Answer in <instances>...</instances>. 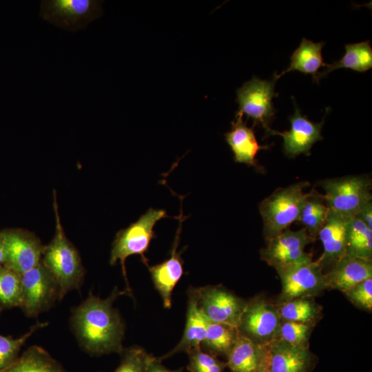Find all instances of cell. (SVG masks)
I'll return each mask as SVG.
<instances>
[{
    "mask_svg": "<svg viewBox=\"0 0 372 372\" xmlns=\"http://www.w3.org/2000/svg\"><path fill=\"white\" fill-rule=\"evenodd\" d=\"M344 293L347 298L357 307L371 311L372 278L355 285Z\"/></svg>",
    "mask_w": 372,
    "mask_h": 372,
    "instance_id": "836d02e7",
    "label": "cell"
},
{
    "mask_svg": "<svg viewBox=\"0 0 372 372\" xmlns=\"http://www.w3.org/2000/svg\"><path fill=\"white\" fill-rule=\"evenodd\" d=\"M281 281L280 303L298 298L313 297L327 289L322 266L311 256L275 268Z\"/></svg>",
    "mask_w": 372,
    "mask_h": 372,
    "instance_id": "8992f818",
    "label": "cell"
},
{
    "mask_svg": "<svg viewBox=\"0 0 372 372\" xmlns=\"http://www.w3.org/2000/svg\"><path fill=\"white\" fill-rule=\"evenodd\" d=\"M324 44V41L315 43L302 38L300 45L290 56L289 66L280 74L276 73L273 75V79L277 80L286 73L291 71H299L305 74H311L314 81L320 68L324 67L326 64L323 61L322 55V49Z\"/></svg>",
    "mask_w": 372,
    "mask_h": 372,
    "instance_id": "7402d4cb",
    "label": "cell"
},
{
    "mask_svg": "<svg viewBox=\"0 0 372 372\" xmlns=\"http://www.w3.org/2000/svg\"><path fill=\"white\" fill-rule=\"evenodd\" d=\"M0 372H66L62 365L39 346L28 348L21 356Z\"/></svg>",
    "mask_w": 372,
    "mask_h": 372,
    "instance_id": "cb8c5ba5",
    "label": "cell"
},
{
    "mask_svg": "<svg viewBox=\"0 0 372 372\" xmlns=\"http://www.w3.org/2000/svg\"><path fill=\"white\" fill-rule=\"evenodd\" d=\"M295 106L294 113L289 117L291 127L289 131L279 132L271 129L267 136L277 135L283 138L285 154L293 158L301 154L309 155L314 143L322 139L321 135L324 121L314 123L302 115L292 96Z\"/></svg>",
    "mask_w": 372,
    "mask_h": 372,
    "instance_id": "5bb4252c",
    "label": "cell"
},
{
    "mask_svg": "<svg viewBox=\"0 0 372 372\" xmlns=\"http://www.w3.org/2000/svg\"><path fill=\"white\" fill-rule=\"evenodd\" d=\"M268 346L257 343L239 333L227 355V366L231 372H255L267 356Z\"/></svg>",
    "mask_w": 372,
    "mask_h": 372,
    "instance_id": "44dd1931",
    "label": "cell"
},
{
    "mask_svg": "<svg viewBox=\"0 0 372 372\" xmlns=\"http://www.w3.org/2000/svg\"><path fill=\"white\" fill-rule=\"evenodd\" d=\"M237 328L220 323L209 322L201 346L209 353L227 355L239 334Z\"/></svg>",
    "mask_w": 372,
    "mask_h": 372,
    "instance_id": "83f0119b",
    "label": "cell"
},
{
    "mask_svg": "<svg viewBox=\"0 0 372 372\" xmlns=\"http://www.w3.org/2000/svg\"><path fill=\"white\" fill-rule=\"evenodd\" d=\"M56 196L54 191L55 233L50 242L44 247L41 261L56 281L62 300L68 292L79 290L85 269L79 251L66 237L61 225Z\"/></svg>",
    "mask_w": 372,
    "mask_h": 372,
    "instance_id": "7a4b0ae2",
    "label": "cell"
},
{
    "mask_svg": "<svg viewBox=\"0 0 372 372\" xmlns=\"http://www.w3.org/2000/svg\"><path fill=\"white\" fill-rule=\"evenodd\" d=\"M3 262V242L1 231H0V266Z\"/></svg>",
    "mask_w": 372,
    "mask_h": 372,
    "instance_id": "74e56055",
    "label": "cell"
},
{
    "mask_svg": "<svg viewBox=\"0 0 372 372\" xmlns=\"http://www.w3.org/2000/svg\"><path fill=\"white\" fill-rule=\"evenodd\" d=\"M344 48V56L331 64L326 63L324 70L318 73L313 82L318 83L331 72L340 68L364 72L372 68V48L369 41L346 44Z\"/></svg>",
    "mask_w": 372,
    "mask_h": 372,
    "instance_id": "603a6c76",
    "label": "cell"
},
{
    "mask_svg": "<svg viewBox=\"0 0 372 372\" xmlns=\"http://www.w3.org/2000/svg\"><path fill=\"white\" fill-rule=\"evenodd\" d=\"M309 186L300 181L275 190L259 204L263 232L267 242L298 220L304 200L309 195L304 192Z\"/></svg>",
    "mask_w": 372,
    "mask_h": 372,
    "instance_id": "277c9868",
    "label": "cell"
},
{
    "mask_svg": "<svg viewBox=\"0 0 372 372\" xmlns=\"http://www.w3.org/2000/svg\"><path fill=\"white\" fill-rule=\"evenodd\" d=\"M313 241L305 228H287L267 241L260 251L261 258L274 268L297 262L311 256L304 249Z\"/></svg>",
    "mask_w": 372,
    "mask_h": 372,
    "instance_id": "4fadbf2b",
    "label": "cell"
},
{
    "mask_svg": "<svg viewBox=\"0 0 372 372\" xmlns=\"http://www.w3.org/2000/svg\"><path fill=\"white\" fill-rule=\"evenodd\" d=\"M198 305L209 322L238 327L247 303L222 286L196 288Z\"/></svg>",
    "mask_w": 372,
    "mask_h": 372,
    "instance_id": "7c38bea8",
    "label": "cell"
},
{
    "mask_svg": "<svg viewBox=\"0 0 372 372\" xmlns=\"http://www.w3.org/2000/svg\"><path fill=\"white\" fill-rule=\"evenodd\" d=\"M121 295H126L125 291L118 290L116 287L105 299L90 292L87 298L72 309V329L81 347L89 354L123 352L125 324L118 311L112 305Z\"/></svg>",
    "mask_w": 372,
    "mask_h": 372,
    "instance_id": "6da1fadb",
    "label": "cell"
},
{
    "mask_svg": "<svg viewBox=\"0 0 372 372\" xmlns=\"http://www.w3.org/2000/svg\"><path fill=\"white\" fill-rule=\"evenodd\" d=\"M242 116V114L236 112L230 131L225 134V140L234 154L235 162L256 167L258 152L262 149H267L268 146L258 143L254 127H248Z\"/></svg>",
    "mask_w": 372,
    "mask_h": 372,
    "instance_id": "ffe728a7",
    "label": "cell"
},
{
    "mask_svg": "<svg viewBox=\"0 0 372 372\" xmlns=\"http://www.w3.org/2000/svg\"><path fill=\"white\" fill-rule=\"evenodd\" d=\"M278 310L282 320L313 326L319 319L321 308L311 297L298 298L281 302Z\"/></svg>",
    "mask_w": 372,
    "mask_h": 372,
    "instance_id": "484cf974",
    "label": "cell"
},
{
    "mask_svg": "<svg viewBox=\"0 0 372 372\" xmlns=\"http://www.w3.org/2000/svg\"><path fill=\"white\" fill-rule=\"evenodd\" d=\"M328 211L329 208L322 195L313 190L310 192L304 200L298 220L303 225L313 240L325 223Z\"/></svg>",
    "mask_w": 372,
    "mask_h": 372,
    "instance_id": "4316f807",
    "label": "cell"
},
{
    "mask_svg": "<svg viewBox=\"0 0 372 372\" xmlns=\"http://www.w3.org/2000/svg\"><path fill=\"white\" fill-rule=\"evenodd\" d=\"M121 355V362L113 372H147L153 357L139 347L124 349Z\"/></svg>",
    "mask_w": 372,
    "mask_h": 372,
    "instance_id": "4dcf8cb0",
    "label": "cell"
},
{
    "mask_svg": "<svg viewBox=\"0 0 372 372\" xmlns=\"http://www.w3.org/2000/svg\"><path fill=\"white\" fill-rule=\"evenodd\" d=\"M22 300L20 307L28 317H37L61 300L60 289L42 261L21 275Z\"/></svg>",
    "mask_w": 372,
    "mask_h": 372,
    "instance_id": "ba28073f",
    "label": "cell"
},
{
    "mask_svg": "<svg viewBox=\"0 0 372 372\" xmlns=\"http://www.w3.org/2000/svg\"><path fill=\"white\" fill-rule=\"evenodd\" d=\"M2 309L0 307V312ZM47 325V322H38L32 326L26 333L19 338H13L12 336H4L0 334V370L14 362L19 357V353L27 340L37 330Z\"/></svg>",
    "mask_w": 372,
    "mask_h": 372,
    "instance_id": "f546056e",
    "label": "cell"
},
{
    "mask_svg": "<svg viewBox=\"0 0 372 372\" xmlns=\"http://www.w3.org/2000/svg\"><path fill=\"white\" fill-rule=\"evenodd\" d=\"M312 327L303 323L282 320L278 338L295 347L308 349Z\"/></svg>",
    "mask_w": 372,
    "mask_h": 372,
    "instance_id": "1f68e13d",
    "label": "cell"
},
{
    "mask_svg": "<svg viewBox=\"0 0 372 372\" xmlns=\"http://www.w3.org/2000/svg\"><path fill=\"white\" fill-rule=\"evenodd\" d=\"M209 322L198 305L196 288L191 287L188 290L186 323L183 337L172 350L158 358L163 361L177 353H187L192 349L200 348Z\"/></svg>",
    "mask_w": 372,
    "mask_h": 372,
    "instance_id": "ac0fdd59",
    "label": "cell"
},
{
    "mask_svg": "<svg viewBox=\"0 0 372 372\" xmlns=\"http://www.w3.org/2000/svg\"><path fill=\"white\" fill-rule=\"evenodd\" d=\"M187 369L189 372H223L227 366L216 355L202 351L200 348L189 351Z\"/></svg>",
    "mask_w": 372,
    "mask_h": 372,
    "instance_id": "d6a6232c",
    "label": "cell"
},
{
    "mask_svg": "<svg viewBox=\"0 0 372 372\" xmlns=\"http://www.w3.org/2000/svg\"><path fill=\"white\" fill-rule=\"evenodd\" d=\"M351 218L329 209L326 220L318 236L323 246V253L317 260L324 268L333 265L346 254V236Z\"/></svg>",
    "mask_w": 372,
    "mask_h": 372,
    "instance_id": "2e32d148",
    "label": "cell"
},
{
    "mask_svg": "<svg viewBox=\"0 0 372 372\" xmlns=\"http://www.w3.org/2000/svg\"><path fill=\"white\" fill-rule=\"evenodd\" d=\"M320 186L327 207L342 216L352 218L372 201L371 180L364 175H351L322 180Z\"/></svg>",
    "mask_w": 372,
    "mask_h": 372,
    "instance_id": "5b68a950",
    "label": "cell"
},
{
    "mask_svg": "<svg viewBox=\"0 0 372 372\" xmlns=\"http://www.w3.org/2000/svg\"><path fill=\"white\" fill-rule=\"evenodd\" d=\"M346 254L371 260L372 229L357 216L351 218L348 223Z\"/></svg>",
    "mask_w": 372,
    "mask_h": 372,
    "instance_id": "d4e9b609",
    "label": "cell"
},
{
    "mask_svg": "<svg viewBox=\"0 0 372 372\" xmlns=\"http://www.w3.org/2000/svg\"><path fill=\"white\" fill-rule=\"evenodd\" d=\"M161 362L162 361L158 358L153 356L149 363L147 372H183V368L171 370L163 366Z\"/></svg>",
    "mask_w": 372,
    "mask_h": 372,
    "instance_id": "e575fe53",
    "label": "cell"
},
{
    "mask_svg": "<svg viewBox=\"0 0 372 372\" xmlns=\"http://www.w3.org/2000/svg\"><path fill=\"white\" fill-rule=\"evenodd\" d=\"M372 278V262L344 254L325 274L327 289H338L343 293L355 285Z\"/></svg>",
    "mask_w": 372,
    "mask_h": 372,
    "instance_id": "e0dca14e",
    "label": "cell"
},
{
    "mask_svg": "<svg viewBox=\"0 0 372 372\" xmlns=\"http://www.w3.org/2000/svg\"><path fill=\"white\" fill-rule=\"evenodd\" d=\"M22 300L21 275L5 267L0 266V307H19Z\"/></svg>",
    "mask_w": 372,
    "mask_h": 372,
    "instance_id": "f1b7e54d",
    "label": "cell"
},
{
    "mask_svg": "<svg viewBox=\"0 0 372 372\" xmlns=\"http://www.w3.org/2000/svg\"><path fill=\"white\" fill-rule=\"evenodd\" d=\"M276 81L254 76L236 90L238 112L253 119V127L256 125L262 126L266 134L271 129L269 124L276 111L272 102L273 98L278 96L274 90Z\"/></svg>",
    "mask_w": 372,
    "mask_h": 372,
    "instance_id": "9c48e42d",
    "label": "cell"
},
{
    "mask_svg": "<svg viewBox=\"0 0 372 372\" xmlns=\"http://www.w3.org/2000/svg\"><path fill=\"white\" fill-rule=\"evenodd\" d=\"M102 3L96 0H43L39 16L59 28L76 32L103 15Z\"/></svg>",
    "mask_w": 372,
    "mask_h": 372,
    "instance_id": "52a82bcc",
    "label": "cell"
},
{
    "mask_svg": "<svg viewBox=\"0 0 372 372\" xmlns=\"http://www.w3.org/2000/svg\"><path fill=\"white\" fill-rule=\"evenodd\" d=\"M365 225L372 229V201L366 204L357 215Z\"/></svg>",
    "mask_w": 372,
    "mask_h": 372,
    "instance_id": "d590c367",
    "label": "cell"
},
{
    "mask_svg": "<svg viewBox=\"0 0 372 372\" xmlns=\"http://www.w3.org/2000/svg\"><path fill=\"white\" fill-rule=\"evenodd\" d=\"M281 322L278 308L262 298H257L247 303L238 329L253 341L269 345L278 338Z\"/></svg>",
    "mask_w": 372,
    "mask_h": 372,
    "instance_id": "8fae6325",
    "label": "cell"
},
{
    "mask_svg": "<svg viewBox=\"0 0 372 372\" xmlns=\"http://www.w3.org/2000/svg\"><path fill=\"white\" fill-rule=\"evenodd\" d=\"M183 219H180V225L176 231L174 244L171 250L170 257L165 261L148 266L154 287L159 293L166 309L172 307V293L183 274V261L181 258V252L177 251L179 242V235L181 231V224Z\"/></svg>",
    "mask_w": 372,
    "mask_h": 372,
    "instance_id": "9a60e30c",
    "label": "cell"
},
{
    "mask_svg": "<svg viewBox=\"0 0 372 372\" xmlns=\"http://www.w3.org/2000/svg\"><path fill=\"white\" fill-rule=\"evenodd\" d=\"M1 234L3 265L23 275L41 262L45 246L34 234L21 229H6Z\"/></svg>",
    "mask_w": 372,
    "mask_h": 372,
    "instance_id": "30bf717a",
    "label": "cell"
},
{
    "mask_svg": "<svg viewBox=\"0 0 372 372\" xmlns=\"http://www.w3.org/2000/svg\"><path fill=\"white\" fill-rule=\"evenodd\" d=\"M270 372H309L313 357L308 349L290 344L276 338L269 346Z\"/></svg>",
    "mask_w": 372,
    "mask_h": 372,
    "instance_id": "d6986e66",
    "label": "cell"
},
{
    "mask_svg": "<svg viewBox=\"0 0 372 372\" xmlns=\"http://www.w3.org/2000/svg\"><path fill=\"white\" fill-rule=\"evenodd\" d=\"M169 216L165 209L149 208L144 214L127 227L119 230L112 242L110 264L115 265L120 262L125 282L126 295L132 296L125 268L126 259L132 255H139L142 262L148 267V259L145 254L148 251L151 241L156 237L154 227L156 223Z\"/></svg>",
    "mask_w": 372,
    "mask_h": 372,
    "instance_id": "3957f363",
    "label": "cell"
},
{
    "mask_svg": "<svg viewBox=\"0 0 372 372\" xmlns=\"http://www.w3.org/2000/svg\"><path fill=\"white\" fill-rule=\"evenodd\" d=\"M255 372H270L269 367V349L267 356Z\"/></svg>",
    "mask_w": 372,
    "mask_h": 372,
    "instance_id": "8d00e7d4",
    "label": "cell"
}]
</instances>
